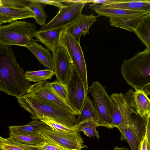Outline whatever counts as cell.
<instances>
[{
  "mask_svg": "<svg viewBox=\"0 0 150 150\" xmlns=\"http://www.w3.org/2000/svg\"><path fill=\"white\" fill-rule=\"evenodd\" d=\"M31 85L17 63L11 46H0V90L20 98L27 94Z\"/></svg>",
  "mask_w": 150,
  "mask_h": 150,
  "instance_id": "cell-1",
  "label": "cell"
},
{
  "mask_svg": "<svg viewBox=\"0 0 150 150\" xmlns=\"http://www.w3.org/2000/svg\"><path fill=\"white\" fill-rule=\"evenodd\" d=\"M26 48L34 55L41 64L54 71L53 56L48 49L45 48L37 41L32 42Z\"/></svg>",
  "mask_w": 150,
  "mask_h": 150,
  "instance_id": "cell-19",
  "label": "cell"
},
{
  "mask_svg": "<svg viewBox=\"0 0 150 150\" xmlns=\"http://www.w3.org/2000/svg\"><path fill=\"white\" fill-rule=\"evenodd\" d=\"M59 44L67 51L87 93L88 90L86 66L83 53L79 43L69 34L66 28L59 34Z\"/></svg>",
  "mask_w": 150,
  "mask_h": 150,
  "instance_id": "cell-6",
  "label": "cell"
},
{
  "mask_svg": "<svg viewBox=\"0 0 150 150\" xmlns=\"http://www.w3.org/2000/svg\"><path fill=\"white\" fill-rule=\"evenodd\" d=\"M97 16L93 14L87 15L82 14L76 21L66 28L67 33L80 43L82 35L89 33V28L96 21Z\"/></svg>",
  "mask_w": 150,
  "mask_h": 150,
  "instance_id": "cell-15",
  "label": "cell"
},
{
  "mask_svg": "<svg viewBox=\"0 0 150 150\" xmlns=\"http://www.w3.org/2000/svg\"><path fill=\"white\" fill-rule=\"evenodd\" d=\"M54 75H55L54 71L50 69L26 71L25 73V76L28 81L37 83L51 79Z\"/></svg>",
  "mask_w": 150,
  "mask_h": 150,
  "instance_id": "cell-26",
  "label": "cell"
},
{
  "mask_svg": "<svg viewBox=\"0 0 150 150\" xmlns=\"http://www.w3.org/2000/svg\"><path fill=\"white\" fill-rule=\"evenodd\" d=\"M133 32L144 45L150 47V12L141 18Z\"/></svg>",
  "mask_w": 150,
  "mask_h": 150,
  "instance_id": "cell-21",
  "label": "cell"
},
{
  "mask_svg": "<svg viewBox=\"0 0 150 150\" xmlns=\"http://www.w3.org/2000/svg\"><path fill=\"white\" fill-rule=\"evenodd\" d=\"M90 118H93L97 122L98 117V112L93 105L92 100L87 95L74 127H76L79 124Z\"/></svg>",
  "mask_w": 150,
  "mask_h": 150,
  "instance_id": "cell-23",
  "label": "cell"
},
{
  "mask_svg": "<svg viewBox=\"0 0 150 150\" xmlns=\"http://www.w3.org/2000/svg\"><path fill=\"white\" fill-rule=\"evenodd\" d=\"M121 72L127 83L135 91L150 85V47H146L131 59H124Z\"/></svg>",
  "mask_w": 150,
  "mask_h": 150,
  "instance_id": "cell-3",
  "label": "cell"
},
{
  "mask_svg": "<svg viewBox=\"0 0 150 150\" xmlns=\"http://www.w3.org/2000/svg\"><path fill=\"white\" fill-rule=\"evenodd\" d=\"M134 100L137 113L142 117L150 113V99L143 90L135 91Z\"/></svg>",
  "mask_w": 150,
  "mask_h": 150,
  "instance_id": "cell-22",
  "label": "cell"
},
{
  "mask_svg": "<svg viewBox=\"0 0 150 150\" xmlns=\"http://www.w3.org/2000/svg\"><path fill=\"white\" fill-rule=\"evenodd\" d=\"M38 120L44 122L55 130L71 133L78 131L74 127L73 128L68 127L47 117H43Z\"/></svg>",
  "mask_w": 150,
  "mask_h": 150,
  "instance_id": "cell-29",
  "label": "cell"
},
{
  "mask_svg": "<svg viewBox=\"0 0 150 150\" xmlns=\"http://www.w3.org/2000/svg\"><path fill=\"white\" fill-rule=\"evenodd\" d=\"M0 149L1 150H25L14 145L0 142Z\"/></svg>",
  "mask_w": 150,
  "mask_h": 150,
  "instance_id": "cell-34",
  "label": "cell"
},
{
  "mask_svg": "<svg viewBox=\"0 0 150 150\" xmlns=\"http://www.w3.org/2000/svg\"><path fill=\"white\" fill-rule=\"evenodd\" d=\"M98 14L110 18L139 19L149 12L146 11H131L108 7L103 4H91L88 7Z\"/></svg>",
  "mask_w": 150,
  "mask_h": 150,
  "instance_id": "cell-14",
  "label": "cell"
},
{
  "mask_svg": "<svg viewBox=\"0 0 150 150\" xmlns=\"http://www.w3.org/2000/svg\"><path fill=\"white\" fill-rule=\"evenodd\" d=\"M27 0H0V6L7 7L24 8L28 7Z\"/></svg>",
  "mask_w": 150,
  "mask_h": 150,
  "instance_id": "cell-31",
  "label": "cell"
},
{
  "mask_svg": "<svg viewBox=\"0 0 150 150\" xmlns=\"http://www.w3.org/2000/svg\"><path fill=\"white\" fill-rule=\"evenodd\" d=\"M141 18H110L109 21L110 25L112 26L120 28L132 32Z\"/></svg>",
  "mask_w": 150,
  "mask_h": 150,
  "instance_id": "cell-28",
  "label": "cell"
},
{
  "mask_svg": "<svg viewBox=\"0 0 150 150\" xmlns=\"http://www.w3.org/2000/svg\"><path fill=\"white\" fill-rule=\"evenodd\" d=\"M31 1L42 3L46 5H49L56 6L59 8L64 7L66 5L62 4L60 0H30Z\"/></svg>",
  "mask_w": 150,
  "mask_h": 150,
  "instance_id": "cell-33",
  "label": "cell"
},
{
  "mask_svg": "<svg viewBox=\"0 0 150 150\" xmlns=\"http://www.w3.org/2000/svg\"><path fill=\"white\" fill-rule=\"evenodd\" d=\"M36 25L25 21H16L0 26V46L15 45L26 48L34 39Z\"/></svg>",
  "mask_w": 150,
  "mask_h": 150,
  "instance_id": "cell-4",
  "label": "cell"
},
{
  "mask_svg": "<svg viewBox=\"0 0 150 150\" xmlns=\"http://www.w3.org/2000/svg\"><path fill=\"white\" fill-rule=\"evenodd\" d=\"M147 115L142 117L136 114L128 126L117 128L120 133L121 140L127 141L131 150H140L145 137Z\"/></svg>",
  "mask_w": 150,
  "mask_h": 150,
  "instance_id": "cell-9",
  "label": "cell"
},
{
  "mask_svg": "<svg viewBox=\"0 0 150 150\" xmlns=\"http://www.w3.org/2000/svg\"><path fill=\"white\" fill-rule=\"evenodd\" d=\"M35 15L29 7L21 8L0 6V25L18 20L33 17Z\"/></svg>",
  "mask_w": 150,
  "mask_h": 150,
  "instance_id": "cell-16",
  "label": "cell"
},
{
  "mask_svg": "<svg viewBox=\"0 0 150 150\" xmlns=\"http://www.w3.org/2000/svg\"><path fill=\"white\" fill-rule=\"evenodd\" d=\"M114 150H129L126 147H120L117 146H115L114 147Z\"/></svg>",
  "mask_w": 150,
  "mask_h": 150,
  "instance_id": "cell-39",
  "label": "cell"
},
{
  "mask_svg": "<svg viewBox=\"0 0 150 150\" xmlns=\"http://www.w3.org/2000/svg\"><path fill=\"white\" fill-rule=\"evenodd\" d=\"M140 150H150V144L148 143L146 137L142 142Z\"/></svg>",
  "mask_w": 150,
  "mask_h": 150,
  "instance_id": "cell-37",
  "label": "cell"
},
{
  "mask_svg": "<svg viewBox=\"0 0 150 150\" xmlns=\"http://www.w3.org/2000/svg\"><path fill=\"white\" fill-rule=\"evenodd\" d=\"M27 94L45 99L76 115H79L55 93L48 81H43L31 85L28 91Z\"/></svg>",
  "mask_w": 150,
  "mask_h": 150,
  "instance_id": "cell-13",
  "label": "cell"
},
{
  "mask_svg": "<svg viewBox=\"0 0 150 150\" xmlns=\"http://www.w3.org/2000/svg\"><path fill=\"white\" fill-rule=\"evenodd\" d=\"M50 84L55 93L67 103L68 98V91L67 86L57 80L50 83Z\"/></svg>",
  "mask_w": 150,
  "mask_h": 150,
  "instance_id": "cell-30",
  "label": "cell"
},
{
  "mask_svg": "<svg viewBox=\"0 0 150 150\" xmlns=\"http://www.w3.org/2000/svg\"><path fill=\"white\" fill-rule=\"evenodd\" d=\"M145 137L148 143L150 144V113L147 115Z\"/></svg>",
  "mask_w": 150,
  "mask_h": 150,
  "instance_id": "cell-36",
  "label": "cell"
},
{
  "mask_svg": "<svg viewBox=\"0 0 150 150\" xmlns=\"http://www.w3.org/2000/svg\"><path fill=\"white\" fill-rule=\"evenodd\" d=\"M46 142L64 150H82L88 147L84 144L79 132L69 133L52 129L40 133Z\"/></svg>",
  "mask_w": 150,
  "mask_h": 150,
  "instance_id": "cell-8",
  "label": "cell"
},
{
  "mask_svg": "<svg viewBox=\"0 0 150 150\" xmlns=\"http://www.w3.org/2000/svg\"><path fill=\"white\" fill-rule=\"evenodd\" d=\"M68 4L59 10L54 18L49 22L42 26L40 30H46L67 26L77 21L82 15V11L87 4L76 0H62Z\"/></svg>",
  "mask_w": 150,
  "mask_h": 150,
  "instance_id": "cell-7",
  "label": "cell"
},
{
  "mask_svg": "<svg viewBox=\"0 0 150 150\" xmlns=\"http://www.w3.org/2000/svg\"><path fill=\"white\" fill-rule=\"evenodd\" d=\"M38 147L45 150H64L59 146L47 142L43 145Z\"/></svg>",
  "mask_w": 150,
  "mask_h": 150,
  "instance_id": "cell-35",
  "label": "cell"
},
{
  "mask_svg": "<svg viewBox=\"0 0 150 150\" xmlns=\"http://www.w3.org/2000/svg\"><path fill=\"white\" fill-rule=\"evenodd\" d=\"M7 139L20 144L38 146L44 144L46 142L40 135L10 134Z\"/></svg>",
  "mask_w": 150,
  "mask_h": 150,
  "instance_id": "cell-24",
  "label": "cell"
},
{
  "mask_svg": "<svg viewBox=\"0 0 150 150\" xmlns=\"http://www.w3.org/2000/svg\"><path fill=\"white\" fill-rule=\"evenodd\" d=\"M28 2V7L34 13V18L37 23L42 26L45 25L47 16L45 13L44 8L46 5L27 0Z\"/></svg>",
  "mask_w": 150,
  "mask_h": 150,
  "instance_id": "cell-27",
  "label": "cell"
},
{
  "mask_svg": "<svg viewBox=\"0 0 150 150\" xmlns=\"http://www.w3.org/2000/svg\"></svg>",
  "mask_w": 150,
  "mask_h": 150,
  "instance_id": "cell-40",
  "label": "cell"
},
{
  "mask_svg": "<svg viewBox=\"0 0 150 150\" xmlns=\"http://www.w3.org/2000/svg\"><path fill=\"white\" fill-rule=\"evenodd\" d=\"M104 5L120 9L150 12V0H120L116 4Z\"/></svg>",
  "mask_w": 150,
  "mask_h": 150,
  "instance_id": "cell-20",
  "label": "cell"
},
{
  "mask_svg": "<svg viewBox=\"0 0 150 150\" xmlns=\"http://www.w3.org/2000/svg\"><path fill=\"white\" fill-rule=\"evenodd\" d=\"M0 142L14 145L25 150H45L38 146L23 144L16 142L7 138H4L1 137H0Z\"/></svg>",
  "mask_w": 150,
  "mask_h": 150,
  "instance_id": "cell-32",
  "label": "cell"
},
{
  "mask_svg": "<svg viewBox=\"0 0 150 150\" xmlns=\"http://www.w3.org/2000/svg\"><path fill=\"white\" fill-rule=\"evenodd\" d=\"M92 96L98 118L97 122L99 126L108 129L114 127L112 123L113 109L112 100L105 90V88L99 82H93L87 94Z\"/></svg>",
  "mask_w": 150,
  "mask_h": 150,
  "instance_id": "cell-5",
  "label": "cell"
},
{
  "mask_svg": "<svg viewBox=\"0 0 150 150\" xmlns=\"http://www.w3.org/2000/svg\"><path fill=\"white\" fill-rule=\"evenodd\" d=\"M10 134L14 135H38L40 133L52 129L44 122L35 120L27 124L20 126H9Z\"/></svg>",
  "mask_w": 150,
  "mask_h": 150,
  "instance_id": "cell-18",
  "label": "cell"
},
{
  "mask_svg": "<svg viewBox=\"0 0 150 150\" xmlns=\"http://www.w3.org/2000/svg\"><path fill=\"white\" fill-rule=\"evenodd\" d=\"M143 90L148 95L150 96V85L144 87Z\"/></svg>",
  "mask_w": 150,
  "mask_h": 150,
  "instance_id": "cell-38",
  "label": "cell"
},
{
  "mask_svg": "<svg viewBox=\"0 0 150 150\" xmlns=\"http://www.w3.org/2000/svg\"><path fill=\"white\" fill-rule=\"evenodd\" d=\"M17 99L20 106L30 114L33 120L46 117L68 127H74L76 115L54 103L28 94Z\"/></svg>",
  "mask_w": 150,
  "mask_h": 150,
  "instance_id": "cell-2",
  "label": "cell"
},
{
  "mask_svg": "<svg viewBox=\"0 0 150 150\" xmlns=\"http://www.w3.org/2000/svg\"><path fill=\"white\" fill-rule=\"evenodd\" d=\"M67 104L79 114L87 96L84 85L74 66L67 85Z\"/></svg>",
  "mask_w": 150,
  "mask_h": 150,
  "instance_id": "cell-11",
  "label": "cell"
},
{
  "mask_svg": "<svg viewBox=\"0 0 150 150\" xmlns=\"http://www.w3.org/2000/svg\"><path fill=\"white\" fill-rule=\"evenodd\" d=\"M113 112L112 123L114 127H123L132 121V115L137 114L136 110L127 102L122 93H115L110 95Z\"/></svg>",
  "mask_w": 150,
  "mask_h": 150,
  "instance_id": "cell-10",
  "label": "cell"
},
{
  "mask_svg": "<svg viewBox=\"0 0 150 150\" xmlns=\"http://www.w3.org/2000/svg\"><path fill=\"white\" fill-rule=\"evenodd\" d=\"M98 127L97 122L93 118H90L79 124L75 128L79 132H83L84 134L88 137H95L99 139V135L96 130Z\"/></svg>",
  "mask_w": 150,
  "mask_h": 150,
  "instance_id": "cell-25",
  "label": "cell"
},
{
  "mask_svg": "<svg viewBox=\"0 0 150 150\" xmlns=\"http://www.w3.org/2000/svg\"><path fill=\"white\" fill-rule=\"evenodd\" d=\"M65 28L61 27L48 30L36 31L34 37L53 53L59 47V40L61 31Z\"/></svg>",
  "mask_w": 150,
  "mask_h": 150,
  "instance_id": "cell-17",
  "label": "cell"
},
{
  "mask_svg": "<svg viewBox=\"0 0 150 150\" xmlns=\"http://www.w3.org/2000/svg\"><path fill=\"white\" fill-rule=\"evenodd\" d=\"M52 54L57 80L67 86L72 72L73 62L66 49L62 46Z\"/></svg>",
  "mask_w": 150,
  "mask_h": 150,
  "instance_id": "cell-12",
  "label": "cell"
}]
</instances>
